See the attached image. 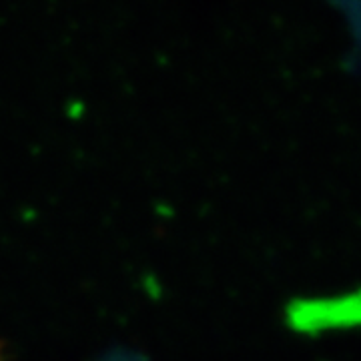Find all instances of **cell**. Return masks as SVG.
<instances>
[]
</instances>
